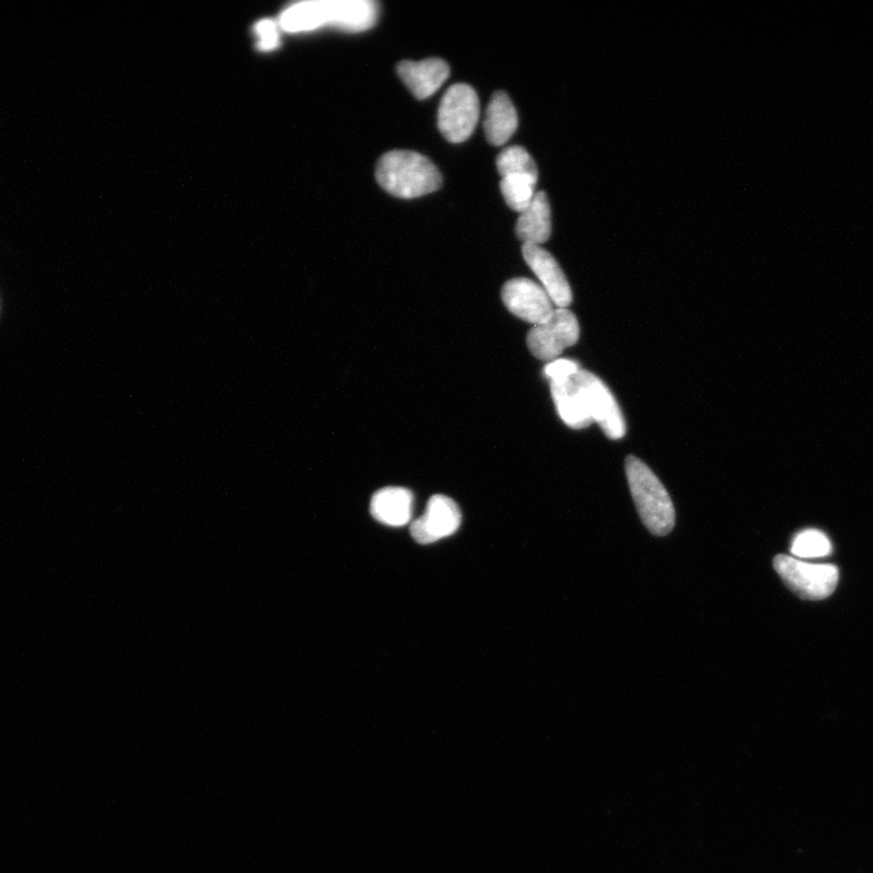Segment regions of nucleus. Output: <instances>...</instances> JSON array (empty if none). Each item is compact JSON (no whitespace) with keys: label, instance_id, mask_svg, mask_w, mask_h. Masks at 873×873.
<instances>
[{"label":"nucleus","instance_id":"nucleus-3","mask_svg":"<svg viewBox=\"0 0 873 873\" xmlns=\"http://www.w3.org/2000/svg\"><path fill=\"white\" fill-rule=\"evenodd\" d=\"M625 469L635 508L646 530L656 536L670 534L676 523V512L670 495L659 478L634 457L627 459Z\"/></svg>","mask_w":873,"mask_h":873},{"label":"nucleus","instance_id":"nucleus-18","mask_svg":"<svg viewBox=\"0 0 873 873\" xmlns=\"http://www.w3.org/2000/svg\"><path fill=\"white\" fill-rule=\"evenodd\" d=\"M791 553L800 558H823L833 553V544L823 532L807 530L795 536Z\"/></svg>","mask_w":873,"mask_h":873},{"label":"nucleus","instance_id":"nucleus-15","mask_svg":"<svg viewBox=\"0 0 873 873\" xmlns=\"http://www.w3.org/2000/svg\"><path fill=\"white\" fill-rule=\"evenodd\" d=\"M551 393L557 412L563 423L571 428H585L592 423L587 408L571 377L565 381L551 383Z\"/></svg>","mask_w":873,"mask_h":873},{"label":"nucleus","instance_id":"nucleus-11","mask_svg":"<svg viewBox=\"0 0 873 873\" xmlns=\"http://www.w3.org/2000/svg\"><path fill=\"white\" fill-rule=\"evenodd\" d=\"M397 73L416 99L425 100L445 84L450 70L444 60L427 59L420 62L403 61L398 64Z\"/></svg>","mask_w":873,"mask_h":873},{"label":"nucleus","instance_id":"nucleus-17","mask_svg":"<svg viewBox=\"0 0 873 873\" xmlns=\"http://www.w3.org/2000/svg\"><path fill=\"white\" fill-rule=\"evenodd\" d=\"M501 178L516 174L538 175L534 159L521 146L505 148L497 159Z\"/></svg>","mask_w":873,"mask_h":873},{"label":"nucleus","instance_id":"nucleus-12","mask_svg":"<svg viewBox=\"0 0 873 873\" xmlns=\"http://www.w3.org/2000/svg\"><path fill=\"white\" fill-rule=\"evenodd\" d=\"M519 126V116L510 97L504 92L495 93L485 114L484 133L493 146L509 142Z\"/></svg>","mask_w":873,"mask_h":873},{"label":"nucleus","instance_id":"nucleus-4","mask_svg":"<svg viewBox=\"0 0 873 873\" xmlns=\"http://www.w3.org/2000/svg\"><path fill=\"white\" fill-rule=\"evenodd\" d=\"M773 566L785 585L802 599H825L834 594L838 584V569L832 565H811L779 555L774 558Z\"/></svg>","mask_w":873,"mask_h":873},{"label":"nucleus","instance_id":"nucleus-5","mask_svg":"<svg viewBox=\"0 0 873 873\" xmlns=\"http://www.w3.org/2000/svg\"><path fill=\"white\" fill-rule=\"evenodd\" d=\"M480 118V99L472 86L451 85L441 99L438 128L449 143H465L476 129Z\"/></svg>","mask_w":873,"mask_h":873},{"label":"nucleus","instance_id":"nucleus-16","mask_svg":"<svg viewBox=\"0 0 873 873\" xmlns=\"http://www.w3.org/2000/svg\"><path fill=\"white\" fill-rule=\"evenodd\" d=\"M538 175L516 174L505 177L500 189L508 206L520 214L531 206L535 197V187Z\"/></svg>","mask_w":873,"mask_h":873},{"label":"nucleus","instance_id":"nucleus-20","mask_svg":"<svg viewBox=\"0 0 873 873\" xmlns=\"http://www.w3.org/2000/svg\"><path fill=\"white\" fill-rule=\"evenodd\" d=\"M255 29L258 37V47H260V49L271 50L278 46V29L274 21H262Z\"/></svg>","mask_w":873,"mask_h":873},{"label":"nucleus","instance_id":"nucleus-13","mask_svg":"<svg viewBox=\"0 0 873 873\" xmlns=\"http://www.w3.org/2000/svg\"><path fill=\"white\" fill-rule=\"evenodd\" d=\"M516 232L523 244L542 245L551 237V207L545 192H537L531 206L521 213Z\"/></svg>","mask_w":873,"mask_h":873},{"label":"nucleus","instance_id":"nucleus-7","mask_svg":"<svg viewBox=\"0 0 873 873\" xmlns=\"http://www.w3.org/2000/svg\"><path fill=\"white\" fill-rule=\"evenodd\" d=\"M580 337V327L573 312L555 310L543 325L534 326L528 334V349L542 361H556L563 351L574 347Z\"/></svg>","mask_w":873,"mask_h":873},{"label":"nucleus","instance_id":"nucleus-14","mask_svg":"<svg viewBox=\"0 0 873 873\" xmlns=\"http://www.w3.org/2000/svg\"><path fill=\"white\" fill-rule=\"evenodd\" d=\"M414 497L405 488H385L374 494L371 511L376 521L403 526L412 519Z\"/></svg>","mask_w":873,"mask_h":873},{"label":"nucleus","instance_id":"nucleus-6","mask_svg":"<svg viewBox=\"0 0 873 873\" xmlns=\"http://www.w3.org/2000/svg\"><path fill=\"white\" fill-rule=\"evenodd\" d=\"M582 398L592 422L597 423L610 439H621L627 434V424L620 407L609 388L595 374L580 369L571 376Z\"/></svg>","mask_w":873,"mask_h":873},{"label":"nucleus","instance_id":"nucleus-2","mask_svg":"<svg viewBox=\"0 0 873 873\" xmlns=\"http://www.w3.org/2000/svg\"><path fill=\"white\" fill-rule=\"evenodd\" d=\"M376 180L386 192L402 199L426 196L439 190L444 182L433 161L412 150L384 155L377 161Z\"/></svg>","mask_w":873,"mask_h":873},{"label":"nucleus","instance_id":"nucleus-10","mask_svg":"<svg viewBox=\"0 0 873 873\" xmlns=\"http://www.w3.org/2000/svg\"><path fill=\"white\" fill-rule=\"evenodd\" d=\"M522 254L528 266L532 268L542 287L558 308H567L573 301L568 279L555 257L542 245L523 244Z\"/></svg>","mask_w":873,"mask_h":873},{"label":"nucleus","instance_id":"nucleus-8","mask_svg":"<svg viewBox=\"0 0 873 873\" xmlns=\"http://www.w3.org/2000/svg\"><path fill=\"white\" fill-rule=\"evenodd\" d=\"M501 296L512 315L533 326L543 325L555 312L551 298L532 279L509 280L502 288Z\"/></svg>","mask_w":873,"mask_h":873},{"label":"nucleus","instance_id":"nucleus-19","mask_svg":"<svg viewBox=\"0 0 873 873\" xmlns=\"http://www.w3.org/2000/svg\"><path fill=\"white\" fill-rule=\"evenodd\" d=\"M579 371V364L570 360H556L545 366V375L551 383L565 381Z\"/></svg>","mask_w":873,"mask_h":873},{"label":"nucleus","instance_id":"nucleus-1","mask_svg":"<svg viewBox=\"0 0 873 873\" xmlns=\"http://www.w3.org/2000/svg\"><path fill=\"white\" fill-rule=\"evenodd\" d=\"M379 19V4L373 0H325L291 7L280 16V26L289 32L334 26L348 32L373 28Z\"/></svg>","mask_w":873,"mask_h":873},{"label":"nucleus","instance_id":"nucleus-9","mask_svg":"<svg viewBox=\"0 0 873 873\" xmlns=\"http://www.w3.org/2000/svg\"><path fill=\"white\" fill-rule=\"evenodd\" d=\"M461 524L458 504L445 495H435L427 504L422 519L411 526V533L420 544H433L454 534Z\"/></svg>","mask_w":873,"mask_h":873}]
</instances>
